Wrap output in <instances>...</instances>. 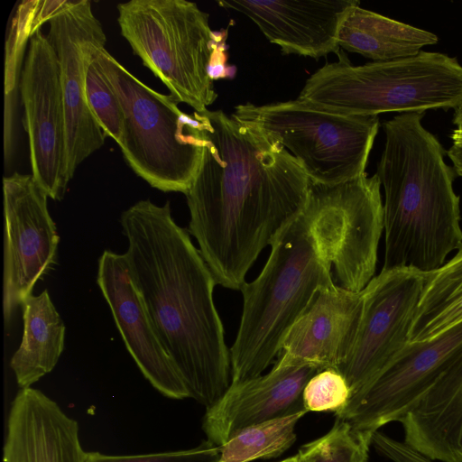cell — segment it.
Wrapping results in <instances>:
<instances>
[{
  "label": "cell",
  "mask_w": 462,
  "mask_h": 462,
  "mask_svg": "<svg viewBox=\"0 0 462 462\" xmlns=\"http://www.w3.org/2000/svg\"><path fill=\"white\" fill-rule=\"evenodd\" d=\"M192 115L203 150L185 194L189 231L217 285L240 291L263 249L303 211L311 181L255 125L222 110Z\"/></svg>",
  "instance_id": "obj_1"
},
{
  "label": "cell",
  "mask_w": 462,
  "mask_h": 462,
  "mask_svg": "<svg viewBox=\"0 0 462 462\" xmlns=\"http://www.w3.org/2000/svg\"><path fill=\"white\" fill-rule=\"evenodd\" d=\"M133 282L189 397L207 409L231 384L230 349L216 309L215 279L170 202L140 200L120 217Z\"/></svg>",
  "instance_id": "obj_2"
},
{
  "label": "cell",
  "mask_w": 462,
  "mask_h": 462,
  "mask_svg": "<svg viewBox=\"0 0 462 462\" xmlns=\"http://www.w3.org/2000/svg\"><path fill=\"white\" fill-rule=\"evenodd\" d=\"M347 195L342 184L310 182L303 211L271 245L256 279L240 290L243 310L230 348L231 383L262 374L286 334L341 264Z\"/></svg>",
  "instance_id": "obj_3"
},
{
  "label": "cell",
  "mask_w": 462,
  "mask_h": 462,
  "mask_svg": "<svg viewBox=\"0 0 462 462\" xmlns=\"http://www.w3.org/2000/svg\"><path fill=\"white\" fill-rule=\"evenodd\" d=\"M424 112L402 113L383 123L385 143L377 167L384 189L385 253L382 270L412 267L431 273L462 245L456 171Z\"/></svg>",
  "instance_id": "obj_4"
},
{
  "label": "cell",
  "mask_w": 462,
  "mask_h": 462,
  "mask_svg": "<svg viewBox=\"0 0 462 462\" xmlns=\"http://www.w3.org/2000/svg\"><path fill=\"white\" fill-rule=\"evenodd\" d=\"M307 80L297 100L353 116L455 108L462 101V66L440 52L353 65L345 53Z\"/></svg>",
  "instance_id": "obj_5"
},
{
  "label": "cell",
  "mask_w": 462,
  "mask_h": 462,
  "mask_svg": "<svg viewBox=\"0 0 462 462\" xmlns=\"http://www.w3.org/2000/svg\"><path fill=\"white\" fill-rule=\"evenodd\" d=\"M95 57L124 111L118 143L131 169L164 192L189 189L199 170L203 142L198 121L183 113L171 94H161L134 77L108 51Z\"/></svg>",
  "instance_id": "obj_6"
},
{
  "label": "cell",
  "mask_w": 462,
  "mask_h": 462,
  "mask_svg": "<svg viewBox=\"0 0 462 462\" xmlns=\"http://www.w3.org/2000/svg\"><path fill=\"white\" fill-rule=\"evenodd\" d=\"M122 36L180 103L206 111L217 97L210 71L227 31L213 32L208 14L185 0H131L117 5Z\"/></svg>",
  "instance_id": "obj_7"
},
{
  "label": "cell",
  "mask_w": 462,
  "mask_h": 462,
  "mask_svg": "<svg viewBox=\"0 0 462 462\" xmlns=\"http://www.w3.org/2000/svg\"><path fill=\"white\" fill-rule=\"evenodd\" d=\"M238 118L258 126L301 164L311 182L337 185L365 174L377 116L345 115L295 100L238 105Z\"/></svg>",
  "instance_id": "obj_8"
},
{
  "label": "cell",
  "mask_w": 462,
  "mask_h": 462,
  "mask_svg": "<svg viewBox=\"0 0 462 462\" xmlns=\"http://www.w3.org/2000/svg\"><path fill=\"white\" fill-rule=\"evenodd\" d=\"M427 273L409 266L382 270L362 291L363 310L356 340L337 369L350 389L348 402L360 398L410 342Z\"/></svg>",
  "instance_id": "obj_9"
},
{
  "label": "cell",
  "mask_w": 462,
  "mask_h": 462,
  "mask_svg": "<svg viewBox=\"0 0 462 462\" xmlns=\"http://www.w3.org/2000/svg\"><path fill=\"white\" fill-rule=\"evenodd\" d=\"M48 198L32 174L14 172L3 179L6 323L57 261L60 237L48 210Z\"/></svg>",
  "instance_id": "obj_10"
},
{
  "label": "cell",
  "mask_w": 462,
  "mask_h": 462,
  "mask_svg": "<svg viewBox=\"0 0 462 462\" xmlns=\"http://www.w3.org/2000/svg\"><path fill=\"white\" fill-rule=\"evenodd\" d=\"M46 23L57 54L66 118V174L69 181L79 164L102 147L106 134L86 97V73L106 35L88 0H65Z\"/></svg>",
  "instance_id": "obj_11"
},
{
  "label": "cell",
  "mask_w": 462,
  "mask_h": 462,
  "mask_svg": "<svg viewBox=\"0 0 462 462\" xmlns=\"http://www.w3.org/2000/svg\"><path fill=\"white\" fill-rule=\"evenodd\" d=\"M20 95L28 134L32 174L54 200H60L66 174V118L60 63L47 35L30 36Z\"/></svg>",
  "instance_id": "obj_12"
},
{
  "label": "cell",
  "mask_w": 462,
  "mask_h": 462,
  "mask_svg": "<svg viewBox=\"0 0 462 462\" xmlns=\"http://www.w3.org/2000/svg\"><path fill=\"white\" fill-rule=\"evenodd\" d=\"M462 348V321L428 341L409 342L391 366L356 401L335 413L360 431L374 433L416 404Z\"/></svg>",
  "instance_id": "obj_13"
},
{
  "label": "cell",
  "mask_w": 462,
  "mask_h": 462,
  "mask_svg": "<svg viewBox=\"0 0 462 462\" xmlns=\"http://www.w3.org/2000/svg\"><path fill=\"white\" fill-rule=\"evenodd\" d=\"M97 282L127 351L143 376L168 398H189L184 382L153 330L133 282L125 254L104 251L98 259Z\"/></svg>",
  "instance_id": "obj_14"
},
{
  "label": "cell",
  "mask_w": 462,
  "mask_h": 462,
  "mask_svg": "<svg viewBox=\"0 0 462 462\" xmlns=\"http://www.w3.org/2000/svg\"><path fill=\"white\" fill-rule=\"evenodd\" d=\"M318 372L310 365L276 361L268 374L231 383L207 409L202 428L208 441L219 447L247 427L304 411L303 388Z\"/></svg>",
  "instance_id": "obj_15"
},
{
  "label": "cell",
  "mask_w": 462,
  "mask_h": 462,
  "mask_svg": "<svg viewBox=\"0 0 462 462\" xmlns=\"http://www.w3.org/2000/svg\"><path fill=\"white\" fill-rule=\"evenodd\" d=\"M249 17L284 54H297L316 60L338 53L342 24L357 0L333 1H250L217 2Z\"/></svg>",
  "instance_id": "obj_16"
},
{
  "label": "cell",
  "mask_w": 462,
  "mask_h": 462,
  "mask_svg": "<svg viewBox=\"0 0 462 462\" xmlns=\"http://www.w3.org/2000/svg\"><path fill=\"white\" fill-rule=\"evenodd\" d=\"M362 310V291L337 284L321 291L286 334L277 361L337 371L354 346Z\"/></svg>",
  "instance_id": "obj_17"
},
{
  "label": "cell",
  "mask_w": 462,
  "mask_h": 462,
  "mask_svg": "<svg viewBox=\"0 0 462 462\" xmlns=\"http://www.w3.org/2000/svg\"><path fill=\"white\" fill-rule=\"evenodd\" d=\"M78 422L32 387L21 389L7 418L3 462H85Z\"/></svg>",
  "instance_id": "obj_18"
},
{
  "label": "cell",
  "mask_w": 462,
  "mask_h": 462,
  "mask_svg": "<svg viewBox=\"0 0 462 462\" xmlns=\"http://www.w3.org/2000/svg\"><path fill=\"white\" fill-rule=\"evenodd\" d=\"M404 442L437 462H462V348L399 421Z\"/></svg>",
  "instance_id": "obj_19"
},
{
  "label": "cell",
  "mask_w": 462,
  "mask_h": 462,
  "mask_svg": "<svg viewBox=\"0 0 462 462\" xmlns=\"http://www.w3.org/2000/svg\"><path fill=\"white\" fill-rule=\"evenodd\" d=\"M22 307L23 334L10 366L24 389L53 370L64 349L66 328L47 290L31 294Z\"/></svg>",
  "instance_id": "obj_20"
},
{
  "label": "cell",
  "mask_w": 462,
  "mask_h": 462,
  "mask_svg": "<svg viewBox=\"0 0 462 462\" xmlns=\"http://www.w3.org/2000/svg\"><path fill=\"white\" fill-rule=\"evenodd\" d=\"M436 34L377 13L353 7L339 32L344 50L374 61H389L414 56L427 45L437 43Z\"/></svg>",
  "instance_id": "obj_21"
},
{
  "label": "cell",
  "mask_w": 462,
  "mask_h": 462,
  "mask_svg": "<svg viewBox=\"0 0 462 462\" xmlns=\"http://www.w3.org/2000/svg\"><path fill=\"white\" fill-rule=\"evenodd\" d=\"M462 321V245L454 257L427 273L409 332L410 342L432 339Z\"/></svg>",
  "instance_id": "obj_22"
},
{
  "label": "cell",
  "mask_w": 462,
  "mask_h": 462,
  "mask_svg": "<svg viewBox=\"0 0 462 462\" xmlns=\"http://www.w3.org/2000/svg\"><path fill=\"white\" fill-rule=\"evenodd\" d=\"M308 413L300 411L247 427L219 446L216 462H250L280 457L296 440L295 429Z\"/></svg>",
  "instance_id": "obj_23"
},
{
  "label": "cell",
  "mask_w": 462,
  "mask_h": 462,
  "mask_svg": "<svg viewBox=\"0 0 462 462\" xmlns=\"http://www.w3.org/2000/svg\"><path fill=\"white\" fill-rule=\"evenodd\" d=\"M374 433L360 431L346 420L336 419L323 436L299 449L297 462H368Z\"/></svg>",
  "instance_id": "obj_24"
},
{
  "label": "cell",
  "mask_w": 462,
  "mask_h": 462,
  "mask_svg": "<svg viewBox=\"0 0 462 462\" xmlns=\"http://www.w3.org/2000/svg\"><path fill=\"white\" fill-rule=\"evenodd\" d=\"M95 52L86 73L87 101L106 136L111 137L118 144L124 129L123 107L111 83L99 66Z\"/></svg>",
  "instance_id": "obj_25"
},
{
  "label": "cell",
  "mask_w": 462,
  "mask_h": 462,
  "mask_svg": "<svg viewBox=\"0 0 462 462\" xmlns=\"http://www.w3.org/2000/svg\"><path fill=\"white\" fill-rule=\"evenodd\" d=\"M350 389L343 375L335 369L316 373L302 391V404L309 411L338 412L350 399Z\"/></svg>",
  "instance_id": "obj_26"
},
{
  "label": "cell",
  "mask_w": 462,
  "mask_h": 462,
  "mask_svg": "<svg viewBox=\"0 0 462 462\" xmlns=\"http://www.w3.org/2000/svg\"><path fill=\"white\" fill-rule=\"evenodd\" d=\"M218 457L219 447L206 441L190 449L144 455L118 456L88 452L85 462H216Z\"/></svg>",
  "instance_id": "obj_27"
},
{
  "label": "cell",
  "mask_w": 462,
  "mask_h": 462,
  "mask_svg": "<svg viewBox=\"0 0 462 462\" xmlns=\"http://www.w3.org/2000/svg\"><path fill=\"white\" fill-rule=\"evenodd\" d=\"M372 446L392 462H437L418 452L404 441H400L375 431L372 437Z\"/></svg>",
  "instance_id": "obj_28"
},
{
  "label": "cell",
  "mask_w": 462,
  "mask_h": 462,
  "mask_svg": "<svg viewBox=\"0 0 462 462\" xmlns=\"http://www.w3.org/2000/svg\"><path fill=\"white\" fill-rule=\"evenodd\" d=\"M451 147L447 154L453 163L457 175L462 177V129H455L450 134Z\"/></svg>",
  "instance_id": "obj_29"
},
{
  "label": "cell",
  "mask_w": 462,
  "mask_h": 462,
  "mask_svg": "<svg viewBox=\"0 0 462 462\" xmlns=\"http://www.w3.org/2000/svg\"><path fill=\"white\" fill-rule=\"evenodd\" d=\"M453 124L457 129H462V101L454 108Z\"/></svg>",
  "instance_id": "obj_30"
},
{
  "label": "cell",
  "mask_w": 462,
  "mask_h": 462,
  "mask_svg": "<svg viewBox=\"0 0 462 462\" xmlns=\"http://www.w3.org/2000/svg\"><path fill=\"white\" fill-rule=\"evenodd\" d=\"M280 462H297V460H296V457L294 456V457H290L286 459H283Z\"/></svg>",
  "instance_id": "obj_31"
}]
</instances>
